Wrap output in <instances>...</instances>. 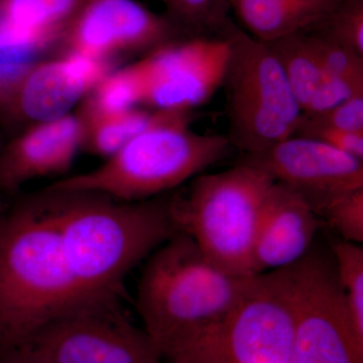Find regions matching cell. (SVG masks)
<instances>
[{
    "label": "cell",
    "mask_w": 363,
    "mask_h": 363,
    "mask_svg": "<svg viewBox=\"0 0 363 363\" xmlns=\"http://www.w3.org/2000/svg\"><path fill=\"white\" fill-rule=\"evenodd\" d=\"M92 0H0V30L16 44L56 49L67 28Z\"/></svg>",
    "instance_id": "cell-17"
},
{
    "label": "cell",
    "mask_w": 363,
    "mask_h": 363,
    "mask_svg": "<svg viewBox=\"0 0 363 363\" xmlns=\"http://www.w3.org/2000/svg\"><path fill=\"white\" fill-rule=\"evenodd\" d=\"M294 310L290 363H363L331 255L310 250L286 267Z\"/></svg>",
    "instance_id": "cell-10"
},
{
    "label": "cell",
    "mask_w": 363,
    "mask_h": 363,
    "mask_svg": "<svg viewBox=\"0 0 363 363\" xmlns=\"http://www.w3.org/2000/svg\"><path fill=\"white\" fill-rule=\"evenodd\" d=\"M309 123L336 130L363 133V91L319 113H302Z\"/></svg>",
    "instance_id": "cell-26"
},
{
    "label": "cell",
    "mask_w": 363,
    "mask_h": 363,
    "mask_svg": "<svg viewBox=\"0 0 363 363\" xmlns=\"http://www.w3.org/2000/svg\"><path fill=\"white\" fill-rule=\"evenodd\" d=\"M4 143L2 142L1 133H0V156H1L2 149H4ZM1 191H0V216H1L2 213L4 212V204H2L1 199Z\"/></svg>",
    "instance_id": "cell-29"
},
{
    "label": "cell",
    "mask_w": 363,
    "mask_h": 363,
    "mask_svg": "<svg viewBox=\"0 0 363 363\" xmlns=\"http://www.w3.org/2000/svg\"><path fill=\"white\" fill-rule=\"evenodd\" d=\"M162 1L164 2H164L167 1V0H162Z\"/></svg>",
    "instance_id": "cell-30"
},
{
    "label": "cell",
    "mask_w": 363,
    "mask_h": 363,
    "mask_svg": "<svg viewBox=\"0 0 363 363\" xmlns=\"http://www.w3.org/2000/svg\"><path fill=\"white\" fill-rule=\"evenodd\" d=\"M315 55L336 80L354 91L363 90V57L311 28L304 30Z\"/></svg>",
    "instance_id": "cell-23"
},
{
    "label": "cell",
    "mask_w": 363,
    "mask_h": 363,
    "mask_svg": "<svg viewBox=\"0 0 363 363\" xmlns=\"http://www.w3.org/2000/svg\"><path fill=\"white\" fill-rule=\"evenodd\" d=\"M224 33L229 43L221 86L226 98V138L231 147L255 154L295 135L302 111L269 48L233 21Z\"/></svg>",
    "instance_id": "cell-6"
},
{
    "label": "cell",
    "mask_w": 363,
    "mask_h": 363,
    "mask_svg": "<svg viewBox=\"0 0 363 363\" xmlns=\"http://www.w3.org/2000/svg\"><path fill=\"white\" fill-rule=\"evenodd\" d=\"M339 0H229L241 28L253 39L271 43L323 21Z\"/></svg>",
    "instance_id": "cell-18"
},
{
    "label": "cell",
    "mask_w": 363,
    "mask_h": 363,
    "mask_svg": "<svg viewBox=\"0 0 363 363\" xmlns=\"http://www.w3.org/2000/svg\"><path fill=\"white\" fill-rule=\"evenodd\" d=\"M243 160L297 193L318 216L363 189V161L313 138L293 135Z\"/></svg>",
    "instance_id": "cell-12"
},
{
    "label": "cell",
    "mask_w": 363,
    "mask_h": 363,
    "mask_svg": "<svg viewBox=\"0 0 363 363\" xmlns=\"http://www.w3.org/2000/svg\"><path fill=\"white\" fill-rule=\"evenodd\" d=\"M274 183L264 169L243 159L226 171L196 176L185 195L173 197L179 229L223 271L255 276L253 243Z\"/></svg>",
    "instance_id": "cell-5"
},
{
    "label": "cell",
    "mask_w": 363,
    "mask_h": 363,
    "mask_svg": "<svg viewBox=\"0 0 363 363\" xmlns=\"http://www.w3.org/2000/svg\"><path fill=\"white\" fill-rule=\"evenodd\" d=\"M294 135L305 136L319 140L333 149L363 161V133L318 125L305 121L301 116L300 123Z\"/></svg>",
    "instance_id": "cell-27"
},
{
    "label": "cell",
    "mask_w": 363,
    "mask_h": 363,
    "mask_svg": "<svg viewBox=\"0 0 363 363\" xmlns=\"http://www.w3.org/2000/svg\"><path fill=\"white\" fill-rule=\"evenodd\" d=\"M112 67L71 52L48 59L0 52V125L16 135L67 116Z\"/></svg>",
    "instance_id": "cell-8"
},
{
    "label": "cell",
    "mask_w": 363,
    "mask_h": 363,
    "mask_svg": "<svg viewBox=\"0 0 363 363\" xmlns=\"http://www.w3.org/2000/svg\"><path fill=\"white\" fill-rule=\"evenodd\" d=\"M44 193L0 216V354L28 345L82 298Z\"/></svg>",
    "instance_id": "cell-2"
},
{
    "label": "cell",
    "mask_w": 363,
    "mask_h": 363,
    "mask_svg": "<svg viewBox=\"0 0 363 363\" xmlns=\"http://www.w3.org/2000/svg\"><path fill=\"white\" fill-rule=\"evenodd\" d=\"M121 298H82L23 348L44 363H161L156 346L131 322Z\"/></svg>",
    "instance_id": "cell-9"
},
{
    "label": "cell",
    "mask_w": 363,
    "mask_h": 363,
    "mask_svg": "<svg viewBox=\"0 0 363 363\" xmlns=\"http://www.w3.org/2000/svg\"><path fill=\"white\" fill-rule=\"evenodd\" d=\"M191 123L192 111H154L147 128L104 164L47 188L91 191L125 202L159 197L200 175L231 147L226 135L196 133Z\"/></svg>",
    "instance_id": "cell-4"
},
{
    "label": "cell",
    "mask_w": 363,
    "mask_h": 363,
    "mask_svg": "<svg viewBox=\"0 0 363 363\" xmlns=\"http://www.w3.org/2000/svg\"><path fill=\"white\" fill-rule=\"evenodd\" d=\"M82 145L77 114L35 124L4 143L0 156V191L11 192L23 184L68 171Z\"/></svg>",
    "instance_id": "cell-14"
},
{
    "label": "cell",
    "mask_w": 363,
    "mask_h": 363,
    "mask_svg": "<svg viewBox=\"0 0 363 363\" xmlns=\"http://www.w3.org/2000/svg\"><path fill=\"white\" fill-rule=\"evenodd\" d=\"M152 113L154 111L140 107L108 116H88L77 112L76 114L82 128L81 149L107 159L145 130Z\"/></svg>",
    "instance_id": "cell-19"
},
{
    "label": "cell",
    "mask_w": 363,
    "mask_h": 363,
    "mask_svg": "<svg viewBox=\"0 0 363 363\" xmlns=\"http://www.w3.org/2000/svg\"><path fill=\"white\" fill-rule=\"evenodd\" d=\"M164 16L182 39L214 37L230 23L229 0H167Z\"/></svg>",
    "instance_id": "cell-21"
},
{
    "label": "cell",
    "mask_w": 363,
    "mask_h": 363,
    "mask_svg": "<svg viewBox=\"0 0 363 363\" xmlns=\"http://www.w3.org/2000/svg\"><path fill=\"white\" fill-rule=\"evenodd\" d=\"M147 259L138 281L136 309L143 330L168 360L221 323L257 276L223 271L182 231Z\"/></svg>",
    "instance_id": "cell-3"
},
{
    "label": "cell",
    "mask_w": 363,
    "mask_h": 363,
    "mask_svg": "<svg viewBox=\"0 0 363 363\" xmlns=\"http://www.w3.org/2000/svg\"><path fill=\"white\" fill-rule=\"evenodd\" d=\"M319 216L290 188L274 182L264 202L252 250L255 274L286 269L311 250Z\"/></svg>",
    "instance_id": "cell-15"
},
{
    "label": "cell",
    "mask_w": 363,
    "mask_h": 363,
    "mask_svg": "<svg viewBox=\"0 0 363 363\" xmlns=\"http://www.w3.org/2000/svg\"><path fill=\"white\" fill-rule=\"evenodd\" d=\"M72 276L86 297H124L131 269L180 233L173 197L125 202L91 191L45 188Z\"/></svg>",
    "instance_id": "cell-1"
},
{
    "label": "cell",
    "mask_w": 363,
    "mask_h": 363,
    "mask_svg": "<svg viewBox=\"0 0 363 363\" xmlns=\"http://www.w3.org/2000/svg\"><path fill=\"white\" fill-rule=\"evenodd\" d=\"M183 40L164 16L135 0H92L65 30L56 49L114 63Z\"/></svg>",
    "instance_id": "cell-13"
},
{
    "label": "cell",
    "mask_w": 363,
    "mask_h": 363,
    "mask_svg": "<svg viewBox=\"0 0 363 363\" xmlns=\"http://www.w3.org/2000/svg\"><path fill=\"white\" fill-rule=\"evenodd\" d=\"M0 363H44L33 357L26 348H21L0 354Z\"/></svg>",
    "instance_id": "cell-28"
},
{
    "label": "cell",
    "mask_w": 363,
    "mask_h": 363,
    "mask_svg": "<svg viewBox=\"0 0 363 363\" xmlns=\"http://www.w3.org/2000/svg\"><path fill=\"white\" fill-rule=\"evenodd\" d=\"M313 28L363 57V0H339Z\"/></svg>",
    "instance_id": "cell-24"
},
{
    "label": "cell",
    "mask_w": 363,
    "mask_h": 363,
    "mask_svg": "<svg viewBox=\"0 0 363 363\" xmlns=\"http://www.w3.org/2000/svg\"><path fill=\"white\" fill-rule=\"evenodd\" d=\"M293 339L290 281L283 269L257 274L233 311L172 359L190 363H290Z\"/></svg>",
    "instance_id": "cell-7"
},
{
    "label": "cell",
    "mask_w": 363,
    "mask_h": 363,
    "mask_svg": "<svg viewBox=\"0 0 363 363\" xmlns=\"http://www.w3.org/2000/svg\"><path fill=\"white\" fill-rule=\"evenodd\" d=\"M330 255L351 322L363 339V248L337 240L331 243Z\"/></svg>",
    "instance_id": "cell-22"
},
{
    "label": "cell",
    "mask_w": 363,
    "mask_h": 363,
    "mask_svg": "<svg viewBox=\"0 0 363 363\" xmlns=\"http://www.w3.org/2000/svg\"><path fill=\"white\" fill-rule=\"evenodd\" d=\"M278 59L302 113H319L351 96L354 91L327 72L304 30L267 43Z\"/></svg>",
    "instance_id": "cell-16"
},
{
    "label": "cell",
    "mask_w": 363,
    "mask_h": 363,
    "mask_svg": "<svg viewBox=\"0 0 363 363\" xmlns=\"http://www.w3.org/2000/svg\"><path fill=\"white\" fill-rule=\"evenodd\" d=\"M224 30L214 37L174 40L138 60L143 105L154 111H192L207 104L225 74L229 43Z\"/></svg>",
    "instance_id": "cell-11"
},
{
    "label": "cell",
    "mask_w": 363,
    "mask_h": 363,
    "mask_svg": "<svg viewBox=\"0 0 363 363\" xmlns=\"http://www.w3.org/2000/svg\"><path fill=\"white\" fill-rule=\"evenodd\" d=\"M143 80L138 62L112 70L81 101L78 112L88 116H117L143 105Z\"/></svg>",
    "instance_id": "cell-20"
},
{
    "label": "cell",
    "mask_w": 363,
    "mask_h": 363,
    "mask_svg": "<svg viewBox=\"0 0 363 363\" xmlns=\"http://www.w3.org/2000/svg\"><path fill=\"white\" fill-rule=\"evenodd\" d=\"M341 240L363 242V189L354 191L332 204L322 216Z\"/></svg>",
    "instance_id": "cell-25"
}]
</instances>
